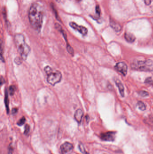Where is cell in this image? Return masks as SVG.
<instances>
[{
  "label": "cell",
  "mask_w": 153,
  "mask_h": 154,
  "mask_svg": "<svg viewBox=\"0 0 153 154\" xmlns=\"http://www.w3.org/2000/svg\"><path fill=\"white\" fill-rule=\"evenodd\" d=\"M14 41L21 58L24 60H26L30 53V48L26 43L24 36L21 33H17L14 36Z\"/></svg>",
  "instance_id": "obj_2"
},
{
  "label": "cell",
  "mask_w": 153,
  "mask_h": 154,
  "mask_svg": "<svg viewBox=\"0 0 153 154\" xmlns=\"http://www.w3.org/2000/svg\"><path fill=\"white\" fill-rule=\"evenodd\" d=\"M79 148L80 149V151L82 152L84 154H88V153L86 151L85 149V147L84 145L82 143H80L79 144Z\"/></svg>",
  "instance_id": "obj_15"
},
{
  "label": "cell",
  "mask_w": 153,
  "mask_h": 154,
  "mask_svg": "<svg viewBox=\"0 0 153 154\" xmlns=\"http://www.w3.org/2000/svg\"><path fill=\"white\" fill-rule=\"evenodd\" d=\"M116 132H108L101 134V139L103 141L113 142L116 137Z\"/></svg>",
  "instance_id": "obj_5"
},
{
  "label": "cell",
  "mask_w": 153,
  "mask_h": 154,
  "mask_svg": "<svg viewBox=\"0 0 153 154\" xmlns=\"http://www.w3.org/2000/svg\"><path fill=\"white\" fill-rule=\"evenodd\" d=\"M131 66L132 69L139 71L150 72L153 70V61L150 60L135 61Z\"/></svg>",
  "instance_id": "obj_4"
},
{
  "label": "cell",
  "mask_w": 153,
  "mask_h": 154,
  "mask_svg": "<svg viewBox=\"0 0 153 154\" xmlns=\"http://www.w3.org/2000/svg\"><path fill=\"white\" fill-rule=\"evenodd\" d=\"M30 126L28 124H26L25 126V130L24 133L25 135H27L29 134L30 132Z\"/></svg>",
  "instance_id": "obj_19"
},
{
  "label": "cell",
  "mask_w": 153,
  "mask_h": 154,
  "mask_svg": "<svg viewBox=\"0 0 153 154\" xmlns=\"http://www.w3.org/2000/svg\"><path fill=\"white\" fill-rule=\"evenodd\" d=\"M145 83L153 85V79L151 77L147 78L145 80Z\"/></svg>",
  "instance_id": "obj_20"
},
{
  "label": "cell",
  "mask_w": 153,
  "mask_h": 154,
  "mask_svg": "<svg viewBox=\"0 0 153 154\" xmlns=\"http://www.w3.org/2000/svg\"><path fill=\"white\" fill-rule=\"evenodd\" d=\"M116 85L117 87H118L119 90V91L120 95L122 97H124V88L123 85L122 84L120 80L118 79H116L115 80Z\"/></svg>",
  "instance_id": "obj_10"
},
{
  "label": "cell",
  "mask_w": 153,
  "mask_h": 154,
  "mask_svg": "<svg viewBox=\"0 0 153 154\" xmlns=\"http://www.w3.org/2000/svg\"><path fill=\"white\" fill-rule=\"evenodd\" d=\"M44 10L41 4L37 2L33 3L28 12L29 22L33 29L40 31L42 26Z\"/></svg>",
  "instance_id": "obj_1"
},
{
  "label": "cell",
  "mask_w": 153,
  "mask_h": 154,
  "mask_svg": "<svg viewBox=\"0 0 153 154\" xmlns=\"http://www.w3.org/2000/svg\"><path fill=\"white\" fill-rule=\"evenodd\" d=\"M5 105H6V108L7 109V112L8 114L9 112V99L8 95V92L6 90V92H5Z\"/></svg>",
  "instance_id": "obj_13"
},
{
  "label": "cell",
  "mask_w": 153,
  "mask_h": 154,
  "mask_svg": "<svg viewBox=\"0 0 153 154\" xmlns=\"http://www.w3.org/2000/svg\"><path fill=\"white\" fill-rule=\"evenodd\" d=\"M110 25L116 31L119 32L121 30V25L116 21L111 20V21H110Z\"/></svg>",
  "instance_id": "obj_12"
},
{
  "label": "cell",
  "mask_w": 153,
  "mask_h": 154,
  "mask_svg": "<svg viewBox=\"0 0 153 154\" xmlns=\"http://www.w3.org/2000/svg\"><path fill=\"white\" fill-rule=\"evenodd\" d=\"M146 5L149 6L150 5L152 2V0H143Z\"/></svg>",
  "instance_id": "obj_23"
},
{
  "label": "cell",
  "mask_w": 153,
  "mask_h": 154,
  "mask_svg": "<svg viewBox=\"0 0 153 154\" xmlns=\"http://www.w3.org/2000/svg\"><path fill=\"white\" fill-rule=\"evenodd\" d=\"M115 67L116 69L118 71L120 72L122 75L125 76L127 74L128 66L125 63L123 62L118 63Z\"/></svg>",
  "instance_id": "obj_7"
},
{
  "label": "cell",
  "mask_w": 153,
  "mask_h": 154,
  "mask_svg": "<svg viewBox=\"0 0 153 154\" xmlns=\"http://www.w3.org/2000/svg\"><path fill=\"white\" fill-rule=\"evenodd\" d=\"M15 63L17 64H21V60L20 58L19 57L16 58L15 59Z\"/></svg>",
  "instance_id": "obj_22"
},
{
  "label": "cell",
  "mask_w": 153,
  "mask_h": 154,
  "mask_svg": "<svg viewBox=\"0 0 153 154\" xmlns=\"http://www.w3.org/2000/svg\"><path fill=\"white\" fill-rule=\"evenodd\" d=\"M45 71L47 74V81L49 84L55 86L61 82L62 75L60 71L54 70L49 66L45 68Z\"/></svg>",
  "instance_id": "obj_3"
},
{
  "label": "cell",
  "mask_w": 153,
  "mask_h": 154,
  "mask_svg": "<svg viewBox=\"0 0 153 154\" xmlns=\"http://www.w3.org/2000/svg\"><path fill=\"white\" fill-rule=\"evenodd\" d=\"M96 12L97 15L100 16V15L101 10L99 6H97L96 7Z\"/></svg>",
  "instance_id": "obj_21"
},
{
  "label": "cell",
  "mask_w": 153,
  "mask_h": 154,
  "mask_svg": "<svg viewBox=\"0 0 153 154\" xmlns=\"http://www.w3.org/2000/svg\"><path fill=\"white\" fill-rule=\"evenodd\" d=\"M73 146L72 144L68 142H65L60 147V152L62 154H66L73 150Z\"/></svg>",
  "instance_id": "obj_8"
},
{
  "label": "cell",
  "mask_w": 153,
  "mask_h": 154,
  "mask_svg": "<svg viewBox=\"0 0 153 154\" xmlns=\"http://www.w3.org/2000/svg\"><path fill=\"white\" fill-rule=\"evenodd\" d=\"M76 1H78V2H80V1H81L82 0H75Z\"/></svg>",
  "instance_id": "obj_26"
},
{
  "label": "cell",
  "mask_w": 153,
  "mask_h": 154,
  "mask_svg": "<svg viewBox=\"0 0 153 154\" xmlns=\"http://www.w3.org/2000/svg\"><path fill=\"white\" fill-rule=\"evenodd\" d=\"M1 85H2V84H3V83H2V82H4V80L3 79V78H2V77H1Z\"/></svg>",
  "instance_id": "obj_25"
},
{
  "label": "cell",
  "mask_w": 153,
  "mask_h": 154,
  "mask_svg": "<svg viewBox=\"0 0 153 154\" xmlns=\"http://www.w3.org/2000/svg\"><path fill=\"white\" fill-rule=\"evenodd\" d=\"M17 111H18L17 109L14 108V109H13V110H12V114H15L17 112Z\"/></svg>",
  "instance_id": "obj_24"
},
{
  "label": "cell",
  "mask_w": 153,
  "mask_h": 154,
  "mask_svg": "<svg viewBox=\"0 0 153 154\" xmlns=\"http://www.w3.org/2000/svg\"><path fill=\"white\" fill-rule=\"evenodd\" d=\"M137 105H138V107H139V109L140 110L143 111H145L146 110V106H145V104L142 101H138V103H137Z\"/></svg>",
  "instance_id": "obj_14"
},
{
  "label": "cell",
  "mask_w": 153,
  "mask_h": 154,
  "mask_svg": "<svg viewBox=\"0 0 153 154\" xmlns=\"http://www.w3.org/2000/svg\"><path fill=\"white\" fill-rule=\"evenodd\" d=\"M138 94L140 95L142 97H147L149 95V93L145 91H140L138 92Z\"/></svg>",
  "instance_id": "obj_18"
},
{
  "label": "cell",
  "mask_w": 153,
  "mask_h": 154,
  "mask_svg": "<svg viewBox=\"0 0 153 154\" xmlns=\"http://www.w3.org/2000/svg\"><path fill=\"white\" fill-rule=\"evenodd\" d=\"M83 115H84V113H83L82 110L81 109H78L75 114V119L78 123H80L82 120Z\"/></svg>",
  "instance_id": "obj_9"
},
{
  "label": "cell",
  "mask_w": 153,
  "mask_h": 154,
  "mask_svg": "<svg viewBox=\"0 0 153 154\" xmlns=\"http://www.w3.org/2000/svg\"><path fill=\"white\" fill-rule=\"evenodd\" d=\"M15 89H16V87H15V86H14V85H11V86H10L9 87V94L11 95H14L15 91Z\"/></svg>",
  "instance_id": "obj_16"
},
{
  "label": "cell",
  "mask_w": 153,
  "mask_h": 154,
  "mask_svg": "<svg viewBox=\"0 0 153 154\" xmlns=\"http://www.w3.org/2000/svg\"><path fill=\"white\" fill-rule=\"evenodd\" d=\"M25 118L24 117H23L21 119H20L19 121H18V123H17V124H18L19 126H22V125H24V124H25Z\"/></svg>",
  "instance_id": "obj_17"
},
{
  "label": "cell",
  "mask_w": 153,
  "mask_h": 154,
  "mask_svg": "<svg viewBox=\"0 0 153 154\" xmlns=\"http://www.w3.org/2000/svg\"><path fill=\"white\" fill-rule=\"evenodd\" d=\"M70 27L73 28L74 30L79 32L80 33L83 35V36H85L88 33V30L86 27L83 26L78 25L75 22H70L69 24Z\"/></svg>",
  "instance_id": "obj_6"
},
{
  "label": "cell",
  "mask_w": 153,
  "mask_h": 154,
  "mask_svg": "<svg viewBox=\"0 0 153 154\" xmlns=\"http://www.w3.org/2000/svg\"><path fill=\"white\" fill-rule=\"evenodd\" d=\"M124 38L126 41L129 43H134L135 41L136 38L134 35L130 33H126L124 35Z\"/></svg>",
  "instance_id": "obj_11"
}]
</instances>
